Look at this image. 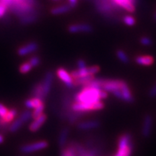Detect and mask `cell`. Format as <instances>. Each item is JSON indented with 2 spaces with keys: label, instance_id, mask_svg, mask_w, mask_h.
<instances>
[{
  "label": "cell",
  "instance_id": "obj_1",
  "mask_svg": "<svg viewBox=\"0 0 156 156\" xmlns=\"http://www.w3.org/2000/svg\"><path fill=\"white\" fill-rule=\"evenodd\" d=\"M97 11L105 17L112 18L115 13L120 10V7L114 0H93Z\"/></svg>",
  "mask_w": 156,
  "mask_h": 156
},
{
  "label": "cell",
  "instance_id": "obj_2",
  "mask_svg": "<svg viewBox=\"0 0 156 156\" xmlns=\"http://www.w3.org/2000/svg\"><path fill=\"white\" fill-rule=\"evenodd\" d=\"M101 89L93 88V87H83V89L75 95V102L94 104L100 101V90Z\"/></svg>",
  "mask_w": 156,
  "mask_h": 156
},
{
  "label": "cell",
  "instance_id": "obj_3",
  "mask_svg": "<svg viewBox=\"0 0 156 156\" xmlns=\"http://www.w3.org/2000/svg\"><path fill=\"white\" fill-rule=\"evenodd\" d=\"M48 145V142L46 141H40L35 142V143L30 144V145H24L20 147V152L23 153H31L34 152L41 151V150L45 149Z\"/></svg>",
  "mask_w": 156,
  "mask_h": 156
},
{
  "label": "cell",
  "instance_id": "obj_4",
  "mask_svg": "<svg viewBox=\"0 0 156 156\" xmlns=\"http://www.w3.org/2000/svg\"><path fill=\"white\" fill-rule=\"evenodd\" d=\"M122 80H106L104 79L101 89L106 92L112 93L114 90L120 89Z\"/></svg>",
  "mask_w": 156,
  "mask_h": 156
},
{
  "label": "cell",
  "instance_id": "obj_5",
  "mask_svg": "<svg viewBox=\"0 0 156 156\" xmlns=\"http://www.w3.org/2000/svg\"><path fill=\"white\" fill-rule=\"evenodd\" d=\"M56 74H57V76L59 77V79L67 85V87H69V88L75 87L73 77H71L70 74L65 69L58 68L57 71H56Z\"/></svg>",
  "mask_w": 156,
  "mask_h": 156
},
{
  "label": "cell",
  "instance_id": "obj_6",
  "mask_svg": "<svg viewBox=\"0 0 156 156\" xmlns=\"http://www.w3.org/2000/svg\"><path fill=\"white\" fill-rule=\"evenodd\" d=\"M153 117L151 115H145L142 128V134L144 137L148 138L151 136L152 128H153Z\"/></svg>",
  "mask_w": 156,
  "mask_h": 156
},
{
  "label": "cell",
  "instance_id": "obj_7",
  "mask_svg": "<svg viewBox=\"0 0 156 156\" xmlns=\"http://www.w3.org/2000/svg\"><path fill=\"white\" fill-rule=\"evenodd\" d=\"M68 31L71 34L90 33L93 31V27L89 24H73L68 27Z\"/></svg>",
  "mask_w": 156,
  "mask_h": 156
},
{
  "label": "cell",
  "instance_id": "obj_8",
  "mask_svg": "<svg viewBox=\"0 0 156 156\" xmlns=\"http://www.w3.org/2000/svg\"><path fill=\"white\" fill-rule=\"evenodd\" d=\"M38 44L36 42H30L22 46V47L19 48L17 50V54L20 56L28 55V54L32 53V52H35L38 50Z\"/></svg>",
  "mask_w": 156,
  "mask_h": 156
},
{
  "label": "cell",
  "instance_id": "obj_9",
  "mask_svg": "<svg viewBox=\"0 0 156 156\" xmlns=\"http://www.w3.org/2000/svg\"><path fill=\"white\" fill-rule=\"evenodd\" d=\"M53 78H54V75L52 72L48 71L46 73L44 82L42 83L43 91H44L45 98L47 97L48 93H50L51 87V85H52V82H53Z\"/></svg>",
  "mask_w": 156,
  "mask_h": 156
},
{
  "label": "cell",
  "instance_id": "obj_10",
  "mask_svg": "<svg viewBox=\"0 0 156 156\" xmlns=\"http://www.w3.org/2000/svg\"><path fill=\"white\" fill-rule=\"evenodd\" d=\"M121 91H122L123 95V101H126L128 103H132L134 101V98L132 96L131 91H130L129 87L127 83L126 82H122V85L120 87Z\"/></svg>",
  "mask_w": 156,
  "mask_h": 156
},
{
  "label": "cell",
  "instance_id": "obj_11",
  "mask_svg": "<svg viewBox=\"0 0 156 156\" xmlns=\"http://www.w3.org/2000/svg\"><path fill=\"white\" fill-rule=\"evenodd\" d=\"M46 119H47L46 115L44 114H41L40 116H38V118L35 119V120L31 123L30 126H29V129H30V131L31 132L38 131L39 129L41 128V126L44 124L45 122H46Z\"/></svg>",
  "mask_w": 156,
  "mask_h": 156
},
{
  "label": "cell",
  "instance_id": "obj_12",
  "mask_svg": "<svg viewBox=\"0 0 156 156\" xmlns=\"http://www.w3.org/2000/svg\"><path fill=\"white\" fill-rule=\"evenodd\" d=\"M101 125L98 121H89V122H80L77 124V128L80 130H90L99 127Z\"/></svg>",
  "mask_w": 156,
  "mask_h": 156
},
{
  "label": "cell",
  "instance_id": "obj_13",
  "mask_svg": "<svg viewBox=\"0 0 156 156\" xmlns=\"http://www.w3.org/2000/svg\"><path fill=\"white\" fill-rule=\"evenodd\" d=\"M32 93L33 97L34 98H36L40 99L43 102H44L46 98L44 96V91H43V86H42V83H37L36 85H35V86L34 87V88L32 90Z\"/></svg>",
  "mask_w": 156,
  "mask_h": 156
},
{
  "label": "cell",
  "instance_id": "obj_14",
  "mask_svg": "<svg viewBox=\"0 0 156 156\" xmlns=\"http://www.w3.org/2000/svg\"><path fill=\"white\" fill-rule=\"evenodd\" d=\"M136 64L142 66H151L154 63V58L151 56H138L135 58Z\"/></svg>",
  "mask_w": 156,
  "mask_h": 156
},
{
  "label": "cell",
  "instance_id": "obj_15",
  "mask_svg": "<svg viewBox=\"0 0 156 156\" xmlns=\"http://www.w3.org/2000/svg\"><path fill=\"white\" fill-rule=\"evenodd\" d=\"M69 128L65 127L62 130L61 133L59 134V136H58V146H59L60 147L63 148L65 147L66 143H67V138H68V135H69Z\"/></svg>",
  "mask_w": 156,
  "mask_h": 156
},
{
  "label": "cell",
  "instance_id": "obj_16",
  "mask_svg": "<svg viewBox=\"0 0 156 156\" xmlns=\"http://www.w3.org/2000/svg\"><path fill=\"white\" fill-rule=\"evenodd\" d=\"M132 151H133V144L132 142L126 147H119L118 151L114 156H131Z\"/></svg>",
  "mask_w": 156,
  "mask_h": 156
},
{
  "label": "cell",
  "instance_id": "obj_17",
  "mask_svg": "<svg viewBox=\"0 0 156 156\" xmlns=\"http://www.w3.org/2000/svg\"><path fill=\"white\" fill-rule=\"evenodd\" d=\"M93 79H94V76L91 75H87L85 76H83V77H78L77 79L73 80L74 85L75 86H80V85L84 86L87 83H88L90 81L92 80Z\"/></svg>",
  "mask_w": 156,
  "mask_h": 156
},
{
  "label": "cell",
  "instance_id": "obj_18",
  "mask_svg": "<svg viewBox=\"0 0 156 156\" xmlns=\"http://www.w3.org/2000/svg\"><path fill=\"white\" fill-rule=\"evenodd\" d=\"M84 113L80 112H75L73 111L71 108L67 112V119L69 121V124H74L75 123L76 121L77 120V119L79 117L82 116L83 115Z\"/></svg>",
  "mask_w": 156,
  "mask_h": 156
},
{
  "label": "cell",
  "instance_id": "obj_19",
  "mask_svg": "<svg viewBox=\"0 0 156 156\" xmlns=\"http://www.w3.org/2000/svg\"><path fill=\"white\" fill-rule=\"evenodd\" d=\"M72 7H70L69 5H62L59 7H54L51 9V13L54 15H62L64 13H67L68 12L71 10Z\"/></svg>",
  "mask_w": 156,
  "mask_h": 156
},
{
  "label": "cell",
  "instance_id": "obj_20",
  "mask_svg": "<svg viewBox=\"0 0 156 156\" xmlns=\"http://www.w3.org/2000/svg\"><path fill=\"white\" fill-rule=\"evenodd\" d=\"M38 13H36V14H31L20 17V23L23 25L30 24V23H34L36 22L37 20H38Z\"/></svg>",
  "mask_w": 156,
  "mask_h": 156
},
{
  "label": "cell",
  "instance_id": "obj_21",
  "mask_svg": "<svg viewBox=\"0 0 156 156\" xmlns=\"http://www.w3.org/2000/svg\"><path fill=\"white\" fill-rule=\"evenodd\" d=\"M42 103H44V102L41 100L36 98H33L32 99H28L25 101V105L28 108H35Z\"/></svg>",
  "mask_w": 156,
  "mask_h": 156
},
{
  "label": "cell",
  "instance_id": "obj_22",
  "mask_svg": "<svg viewBox=\"0 0 156 156\" xmlns=\"http://www.w3.org/2000/svg\"><path fill=\"white\" fill-rule=\"evenodd\" d=\"M87 75H89L88 67L84 68V69H78L77 70H74V71L70 73V75H71V77H73V80Z\"/></svg>",
  "mask_w": 156,
  "mask_h": 156
},
{
  "label": "cell",
  "instance_id": "obj_23",
  "mask_svg": "<svg viewBox=\"0 0 156 156\" xmlns=\"http://www.w3.org/2000/svg\"><path fill=\"white\" fill-rule=\"evenodd\" d=\"M17 114V112L16 109L12 108V109H11V110L8 111V112L7 113V114H6L5 116L3 117V118H1V119L4 122L6 123V124H7V123L10 122L11 121L15 118V116H16Z\"/></svg>",
  "mask_w": 156,
  "mask_h": 156
},
{
  "label": "cell",
  "instance_id": "obj_24",
  "mask_svg": "<svg viewBox=\"0 0 156 156\" xmlns=\"http://www.w3.org/2000/svg\"><path fill=\"white\" fill-rule=\"evenodd\" d=\"M116 56L122 62H123V63L127 64L129 62V58L127 54H126L123 50H121V49L117 50Z\"/></svg>",
  "mask_w": 156,
  "mask_h": 156
},
{
  "label": "cell",
  "instance_id": "obj_25",
  "mask_svg": "<svg viewBox=\"0 0 156 156\" xmlns=\"http://www.w3.org/2000/svg\"><path fill=\"white\" fill-rule=\"evenodd\" d=\"M61 156H77V154H76L75 148L70 144L67 147L64 148L62 151Z\"/></svg>",
  "mask_w": 156,
  "mask_h": 156
},
{
  "label": "cell",
  "instance_id": "obj_26",
  "mask_svg": "<svg viewBox=\"0 0 156 156\" xmlns=\"http://www.w3.org/2000/svg\"><path fill=\"white\" fill-rule=\"evenodd\" d=\"M23 122L20 119L15 120V122H13L10 126H9V132H17V130L20 129L21 126H23Z\"/></svg>",
  "mask_w": 156,
  "mask_h": 156
},
{
  "label": "cell",
  "instance_id": "obj_27",
  "mask_svg": "<svg viewBox=\"0 0 156 156\" xmlns=\"http://www.w3.org/2000/svg\"><path fill=\"white\" fill-rule=\"evenodd\" d=\"M44 108H45L44 103H42V104H41L40 106H38V107H36V108H35L34 112L32 113V118H34L35 119L38 118V116H40L41 115L43 114V113H44Z\"/></svg>",
  "mask_w": 156,
  "mask_h": 156
},
{
  "label": "cell",
  "instance_id": "obj_28",
  "mask_svg": "<svg viewBox=\"0 0 156 156\" xmlns=\"http://www.w3.org/2000/svg\"><path fill=\"white\" fill-rule=\"evenodd\" d=\"M31 118H32V113H31V112H30L29 110H26L21 114L19 119L22 121L23 123H25L30 120Z\"/></svg>",
  "mask_w": 156,
  "mask_h": 156
},
{
  "label": "cell",
  "instance_id": "obj_29",
  "mask_svg": "<svg viewBox=\"0 0 156 156\" xmlns=\"http://www.w3.org/2000/svg\"><path fill=\"white\" fill-rule=\"evenodd\" d=\"M32 66L30 65V64L28 62H25L20 67V72L22 74H26L29 73L32 69Z\"/></svg>",
  "mask_w": 156,
  "mask_h": 156
},
{
  "label": "cell",
  "instance_id": "obj_30",
  "mask_svg": "<svg viewBox=\"0 0 156 156\" xmlns=\"http://www.w3.org/2000/svg\"><path fill=\"white\" fill-rule=\"evenodd\" d=\"M28 62L30 64V65L32 66V67H36L40 64L41 59L38 56H32V57L30 58V60H29Z\"/></svg>",
  "mask_w": 156,
  "mask_h": 156
},
{
  "label": "cell",
  "instance_id": "obj_31",
  "mask_svg": "<svg viewBox=\"0 0 156 156\" xmlns=\"http://www.w3.org/2000/svg\"><path fill=\"white\" fill-rule=\"evenodd\" d=\"M7 9H8L7 6L2 0H0V18L5 16Z\"/></svg>",
  "mask_w": 156,
  "mask_h": 156
},
{
  "label": "cell",
  "instance_id": "obj_32",
  "mask_svg": "<svg viewBox=\"0 0 156 156\" xmlns=\"http://www.w3.org/2000/svg\"><path fill=\"white\" fill-rule=\"evenodd\" d=\"M123 21H124V23H125L126 25H128V26H132V25L135 24V20H134V17L132 16H129V15L124 17Z\"/></svg>",
  "mask_w": 156,
  "mask_h": 156
},
{
  "label": "cell",
  "instance_id": "obj_33",
  "mask_svg": "<svg viewBox=\"0 0 156 156\" xmlns=\"http://www.w3.org/2000/svg\"><path fill=\"white\" fill-rule=\"evenodd\" d=\"M140 43H141L142 45H144V46H149L153 44V41H152V39L151 38H149V37L144 36L140 38Z\"/></svg>",
  "mask_w": 156,
  "mask_h": 156
},
{
  "label": "cell",
  "instance_id": "obj_34",
  "mask_svg": "<svg viewBox=\"0 0 156 156\" xmlns=\"http://www.w3.org/2000/svg\"><path fill=\"white\" fill-rule=\"evenodd\" d=\"M100 70V68L98 66H93V67H88V73L89 75H94L95 74H97Z\"/></svg>",
  "mask_w": 156,
  "mask_h": 156
},
{
  "label": "cell",
  "instance_id": "obj_35",
  "mask_svg": "<svg viewBox=\"0 0 156 156\" xmlns=\"http://www.w3.org/2000/svg\"><path fill=\"white\" fill-rule=\"evenodd\" d=\"M8 112V109L4 106L2 103H0V118H3Z\"/></svg>",
  "mask_w": 156,
  "mask_h": 156
},
{
  "label": "cell",
  "instance_id": "obj_36",
  "mask_svg": "<svg viewBox=\"0 0 156 156\" xmlns=\"http://www.w3.org/2000/svg\"><path fill=\"white\" fill-rule=\"evenodd\" d=\"M104 108V104L101 101H98L93 105V111H99Z\"/></svg>",
  "mask_w": 156,
  "mask_h": 156
},
{
  "label": "cell",
  "instance_id": "obj_37",
  "mask_svg": "<svg viewBox=\"0 0 156 156\" xmlns=\"http://www.w3.org/2000/svg\"><path fill=\"white\" fill-rule=\"evenodd\" d=\"M77 64L78 69H84V68H86L87 67L86 63H85V62L84 61L83 59L77 60Z\"/></svg>",
  "mask_w": 156,
  "mask_h": 156
},
{
  "label": "cell",
  "instance_id": "obj_38",
  "mask_svg": "<svg viewBox=\"0 0 156 156\" xmlns=\"http://www.w3.org/2000/svg\"><path fill=\"white\" fill-rule=\"evenodd\" d=\"M112 93L113 95H114L116 98H118L119 99H121V100L123 101V95H122V91H121L120 89L116 90H114Z\"/></svg>",
  "mask_w": 156,
  "mask_h": 156
},
{
  "label": "cell",
  "instance_id": "obj_39",
  "mask_svg": "<svg viewBox=\"0 0 156 156\" xmlns=\"http://www.w3.org/2000/svg\"><path fill=\"white\" fill-rule=\"evenodd\" d=\"M148 95L151 98L156 97V85H154V86L150 90L149 93H148Z\"/></svg>",
  "mask_w": 156,
  "mask_h": 156
},
{
  "label": "cell",
  "instance_id": "obj_40",
  "mask_svg": "<svg viewBox=\"0 0 156 156\" xmlns=\"http://www.w3.org/2000/svg\"><path fill=\"white\" fill-rule=\"evenodd\" d=\"M77 4V0H69V5L72 7V8L76 7Z\"/></svg>",
  "mask_w": 156,
  "mask_h": 156
},
{
  "label": "cell",
  "instance_id": "obj_41",
  "mask_svg": "<svg viewBox=\"0 0 156 156\" xmlns=\"http://www.w3.org/2000/svg\"><path fill=\"white\" fill-rule=\"evenodd\" d=\"M4 142V137L2 134H0V144H2Z\"/></svg>",
  "mask_w": 156,
  "mask_h": 156
},
{
  "label": "cell",
  "instance_id": "obj_42",
  "mask_svg": "<svg viewBox=\"0 0 156 156\" xmlns=\"http://www.w3.org/2000/svg\"><path fill=\"white\" fill-rule=\"evenodd\" d=\"M154 18H155V20H156V13H155V16H154Z\"/></svg>",
  "mask_w": 156,
  "mask_h": 156
},
{
  "label": "cell",
  "instance_id": "obj_43",
  "mask_svg": "<svg viewBox=\"0 0 156 156\" xmlns=\"http://www.w3.org/2000/svg\"><path fill=\"white\" fill-rule=\"evenodd\" d=\"M2 124H0V129H1V128H2Z\"/></svg>",
  "mask_w": 156,
  "mask_h": 156
},
{
  "label": "cell",
  "instance_id": "obj_44",
  "mask_svg": "<svg viewBox=\"0 0 156 156\" xmlns=\"http://www.w3.org/2000/svg\"><path fill=\"white\" fill-rule=\"evenodd\" d=\"M14 1H15V0H14Z\"/></svg>",
  "mask_w": 156,
  "mask_h": 156
}]
</instances>
